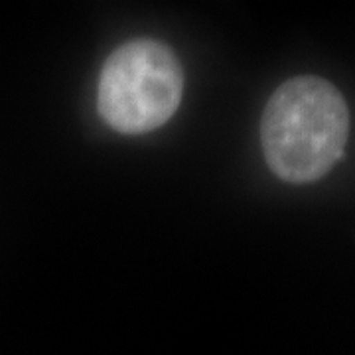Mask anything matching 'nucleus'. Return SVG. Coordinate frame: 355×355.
I'll list each match as a JSON object with an SVG mask.
<instances>
[{"label": "nucleus", "mask_w": 355, "mask_h": 355, "mask_svg": "<svg viewBox=\"0 0 355 355\" xmlns=\"http://www.w3.org/2000/svg\"><path fill=\"white\" fill-rule=\"evenodd\" d=\"M349 137V109L330 81L300 76L282 83L261 121L268 168L284 182L308 184L328 174Z\"/></svg>", "instance_id": "obj_1"}, {"label": "nucleus", "mask_w": 355, "mask_h": 355, "mask_svg": "<svg viewBox=\"0 0 355 355\" xmlns=\"http://www.w3.org/2000/svg\"><path fill=\"white\" fill-rule=\"evenodd\" d=\"M184 73L176 53L156 40H132L109 55L97 87L105 123L123 135L162 127L182 101Z\"/></svg>", "instance_id": "obj_2"}]
</instances>
